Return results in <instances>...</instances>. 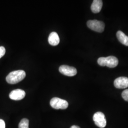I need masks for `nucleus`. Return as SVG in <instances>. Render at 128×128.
<instances>
[{"label": "nucleus", "mask_w": 128, "mask_h": 128, "mask_svg": "<svg viewBox=\"0 0 128 128\" xmlns=\"http://www.w3.org/2000/svg\"><path fill=\"white\" fill-rule=\"evenodd\" d=\"M26 76V73L22 70L14 71L9 74L6 78V81L10 84H15L22 81Z\"/></svg>", "instance_id": "nucleus-1"}, {"label": "nucleus", "mask_w": 128, "mask_h": 128, "mask_svg": "<svg viewBox=\"0 0 128 128\" xmlns=\"http://www.w3.org/2000/svg\"><path fill=\"white\" fill-rule=\"evenodd\" d=\"M98 64L102 66H106L110 68H114L117 66L119 63V60L114 56L108 57H101L98 59Z\"/></svg>", "instance_id": "nucleus-2"}, {"label": "nucleus", "mask_w": 128, "mask_h": 128, "mask_svg": "<svg viewBox=\"0 0 128 128\" xmlns=\"http://www.w3.org/2000/svg\"><path fill=\"white\" fill-rule=\"evenodd\" d=\"M51 106L55 109H66L68 106V102L58 97L53 98L50 102Z\"/></svg>", "instance_id": "nucleus-3"}, {"label": "nucleus", "mask_w": 128, "mask_h": 128, "mask_svg": "<svg viewBox=\"0 0 128 128\" xmlns=\"http://www.w3.org/2000/svg\"><path fill=\"white\" fill-rule=\"evenodd\" d=\"M87 27L92 30L97 32H102L104 31L105 24L102 22L97 20H89L87 22Z\"/></svg>", "instance_id": "nucleus-4"}, {"label": "nucleus", "mask_w": 128, "mask_h": 128, "mask_svg": "<svg viewBox=\"0 0 128 128\" xmlns=\"http://www.w3.org/2000/svg\"><path fill=\"white\" fill-rule=\"evenodd\" d=\"M93 120L96 126L99 128H104L106 126L105 115L102 112H97L94 115Z\"/></svg>", "instance_id": "nucleus-5"}, {"label": "nucleus", "mask_w": 128, "mask_h": 128, "mask_svg": "<svg viewBox=\"0 0 128 128\" xmlns=\"http://www.w3.org/2000/svg\"><path fill=\"white\" fill-rule=\"evenodd\" d=\"M59 71L61 73L68 76H73L77 74L76 69L67 65L61 66L59 68Z\"/></svg>", "instance_id": "nucleus-6"}, {"label": "nucleus", "mask_w": 128, "mask_h": 128, "mask_svg": "<svg viewBox=\"0 0 128 128\" xmlns=\"http://www.w3.org/2000/svg\"><path fill=\"white\" fill-rule=\"evenodd\" d=\"M26 95V93L22 89H15L10 92L9 97L10 99L15 100L18 101L23 99Z\"/></svg>", "instance_id": "nucleus-7"}, {"label": "nucleus", "mask_w": 128, "mask_h": 128, "mask_svg": "<svg viewBox=\"0 0 128 128\" xmlns=\"http://www.w3.org/2000/svg\"><path fill=\"white\" fill-rule=\"evenodd\" d=\"M115 87L118 89H124L128 87V78L120 77L116 78L114 82Z\"/></svg>", "instance_id": "nucleus-8"}, {"label": "nucleus", "mask_w": 128, "mask_h": 128, "mask_svg": "<svg viewBox=\"0 0 128 128\" xmlns=\"http://www.w3.org/2000/svg\"><path fill=\"white\" fill-rule=\"evenodd\" d=\"M48 41L50 44L52 46L58 45L60 42V37L58 33L56 32H51L49 35Z\"/></svg>", "instance_id": "nucleus-9"}, {"label": "nucleus", "mask_w": 128, "mask_h": 128, "mask_svg": "<svg viewBox=\"0 0 128 128\" xmlns=\"http://www.w3.org/2000/svg\"><path fill=\"white\" fill-rule=\"evenodd\" d=\"M102 7V1L101 0H94L91 5V9L94 14H97L100 12Z\"/></svg>", "instance_id": "nucleus-10"}, {"label": "nucleus", "mask_w": 128, "mask_h": 128, "mask_svg": "<svg viewBox=\"0 0 128 128\" xmlns=\"http://www.w3.org/2000/svg\"><path fill=\"white\" fill-rule=\"evenodd\" d=\"M117 38L119 41L125 46H128V37L124 32L119 30L116 33Z\"/></svg>", "instance_id": "nucleus-11"}, {"label": "nucleus", "mask_w": 128, "mask_h": 128, "mask_svg": "<svg viewBox=\"0 0 128 128\" xmlns=\"http://www.w3.org/2000/svg\"><path fill=\"white\" fill-rule=\"evenodd\" d=\"M29 121L27 119H22L18 124V128H28Z\"/></svg>", "instance_id": "nucleus-12"}, {"label": "nucleus", "mask_w": 128, "mask_h": 128, "mask_svg": "<svg viewBox=\"0 0 128 128\" xmlns=\"http://www.w3.org/2000/svg\"><path fill=\"white\" fill-rule=\"evenodd\" d=\"M122 96L124 100L128 102V89H126L122 92Z\"/></svg>", "instance_id": "nucleus-13"}, {"label": "nucleus", "mask_w": 128, "mask_h": 128, "mask_svg": "<svg viewBox=\"0 0 128 128\" xmlns=\"http://www.w3.org/2000/svg\"><path fill=\"white\" fill-rule=\"evenodd\" d=\"M5 52H6V50L4 47L2 46H0V58L4 55Z\"/></svg>", "instance_id": "nucleus-14"}, {"label": "nucleus", "mask_w": 128, "mask_h": 128, "mask_svg": "<svg viewBox=\"0 0 128 128\" xmlns=\"http://www.w3.org/2000/svg\"><path fill=\"white\" fill-rule=\"evenodd\" d=\"M0 128H5L4 121L2 119H0Z\"/></svg>", "instance_id": "nucleus-15"}, {"label": "nucleus", "mask_w": 128, "mask_h": 128, "mask_svg": "<svg viewBox=\"0 0 128 128\" xmlns=\"http://www.w3.org/2000/svg\"><path fill=\"white\" fill-rule=\"evenodd\" d=\"M80 128L79 126H76V125H73V126H71V128Z\"/></svg>", "instance_id": "nucleus-16"}]
</instances>
